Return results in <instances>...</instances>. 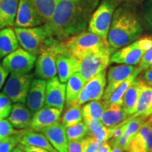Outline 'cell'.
<instances>
[{"label": "cell", "mask_w": 152, "mask_h": 152, "mask_svg": "<svg viewBox=\"0 0 152 152\" xmlns=\"http://www.w3.org/2000/svg\"><path fill=\"white\" fill-rule=\"evenodd\" d=\"M19 144L18 139L15 134L4 139L0 145V152H11Z\"/></svg>", "instance_id": "39"}, {"label": "cell", "mask_w": 152, "mask_h": 152, "mask_svg": "<svg viewBox=\"0 0 152 152\" xmlns=\"http://www.w3.org/2000/svg\"><path fill=\"white\" fill-rule=\"evenodd\" d=\"M144 81L140 77H137L131 83L123 96V106L130 116L134 113L140 90Z\"/></svg>", "instance_id": "24"}, {"label": "cell", "mask_w": 152, "mask_h": 152, "mask_svg": "<svg viewBox=\"0 0 152 152\" xmlns=\"http://www.w3.org/2000/svg\"><path fill=\"white\" fill-rule=\"evenodd\" d=\"M14 31L23 48L35 56L40 54L52 39L43 25L34 28H15Z\"/></svg>", "instance_id": "7"}, {"label": "cell", "mask_w": 152, "mask_h": 152, "mask_svg": "<svg viewBox=\"0 0 152 152\" xmlns=\"http://www.w3.org/2000/svg\"><path fill=\"white\" fill-rule=\"evenodd\" d=\"M152 115V87L143 83L137 103L136 110L132 117H149Z\"/></svg>", "instance_id": "25"}, {"label": "cell", "mask_w": 152, "mask_h": 152, "mask_svg": "<svg viewBox=\"0 0 152 152\" xmlns=\"http://www.w3.org/2000/svg\"><path fill=\"white\" fill-rule=\"evenodd\" d=\"M101 0H58L52 18L44 23L49 37L66 40L85 31Z\"/></svg>", "instance_id": "1"}, {"label": "cell", "mask_w": 152, "mask_h": 152, "mask_svg": "<svg viewBox=\"0 0 152 152\" xmlns=\"http://www.w3.org/2000/svg\"><path fill=\"white\" fill-rule=\"evenodd\" d=\"M104 109L100 121L107 127L115 126L131 117L123 106L115 104H104Z\"/></svg>", "instance_id": "22"}, {"label": "cell", "mask_w": 152, "mask_h": 152, "mask_svg": "<svg viewBox=\"0 0 152 152\" xmlns=\"http://www.w3.org/2000/svg\"><path fill=\"white\" fill-rule=\"evenodd\" d=\"M85 83L86 82L83 80L78 72L74 73L68 79L67 85H66V107L68 108L73 104L78 102L80 95L81 94Z\"/></svg>", "instance_id": "26"}, {"label": "cell", "mask_w": 152, "mask_h": 152, "mask_svg": "<svg viewBox=\"0 0 152 152\" xmlns=\"http://www.w3.org/2000/svg\"><path fill=\"white\" fill-rule=\"evenodd\" d=\"M15 135L18 139L19 144L23 145L33 146L43 148L48 150L50 152H58L54 147H52L50 142L42 133L36 132L35 131L27 129H23L21 130L16 131Z\"/></svg>", "instance_id": "20"}, {"label": "cell", "mask_w": 152, "mask_h": 152, "mask_svg": "<svg viewBox=\"0 0 152 152\" xmlns=\"http://www.w3.org/2000/svg\"><path fill=\"white\" fill-rule=\"evenodd\" d=\"M64 45L68 52L77 60L96 52L109 45L107 39L89 31L81 32L66 39Z\"/></svg>", "instance_id": "3"}, {"label": "cell", "mask_w": 152, "mask_h": 152, "mask_svg": "<svg viewBox=\"0 0 152 152\" xmlns=\"http://www.w3.org/2000/svg\"><path fill=\"white\" fill-rule=\"evenodd\" d=\"M36 58L24 49L18 48L4 58L2 66L9 73H29L35 66Z\"/></svg>", "instance_id": "10"}, {"label": "cell", "mask_w": 152, "mask_h": 152, "mask_svg": "<svg viewBox=\"0 0 152 152\" xmlns=\"http://www.w3.org/2000/svg\"><path fill=\"white\" fill-rule=\"evenodd\" d=\"M104 143L94 137L87 135L83 139V152H97Z\"/></svg>", "instance_id": "36"}, {"label": "cell", "mask_w": 152, "mask_h": 152, "mask_svg": "<svg viewBox=\"0 0 152 152\" xmlns=\"http://www.w3.org/2000/svg\"><path fill=\"white\" fill-rule=\"evenodd\" d=\"M106 83L107 80L105 70L94 76L85 83L80 95L78 103L82 105L91 101L100 100L104 95Z\"/></svg>", "instance_id": "13"}, {"label": "cell", "mask_w": 152, "mask_h": 152, "mask_svg": "<svg viewBox=\"0 0 152 152\" xmlns=\"http://www.w3.org/2000/svg\"><path fill=\"white\" fill-rule=\"evenodd\" d=\"M5 139H6V138H5ZM4 140H0V145H1V143H2V142H4Z\"/></svg>", "instance_id": "50"}, {"label": "cell", "mask_w": 152, "mask_h": 152, "mask_svg": "<svg viewBox=\"0 0 152 152\" xmlns=\"http://www.w3.org/2000/svg\"><path fill=\"white\" fill-rule=\"evenodd\" d=\"M135 68L134 66L127 64L114 66L109 68L107 74V85L102 98L103 102L109 99L114 91L124 83Z\"/></svg>", "instance_id": "12"}, {"label": "cell", "mask_w": 152, "mask_h": 152, "mask_svg": "<svg viewBox=\"0 0 152 152\" xmlns=\"http://www.w3.org/2000/svg\"><path fill=\"white\" fill-rule=\"evenodd\" d=\"M147 118L148 117L144 116H131L128 122V126L125 129L122 137L118 141L110 144L111 147H119L122 149L123 151H127V148H128V146L131 140L138 132L142 125L147 121Z\"/></svg>", "instance_id": "23"}, {"label": "cell", "mask_w": 152, "mask_h": 152, "mask_svg": "<svg viewBox=\"0 0 152 152\" xmlns=\"http://www.w3.org/2000/svg\"><path fill=\"white\" fill-rule=\"evenodd\" d=\"M41 132L46 137L52 147L58 152H68V140L66 128L59 121L43 129Z\"/></svg>", "instance_id": "17"}, {"label": "cell", "mask_w": 152, "mask_h": 152, "mask_svg": "<svg viewBox=\"0 0 152 152\" xmlns=\"http://www.w3.org/2000/svg\"><path fill=\"white\" fill-rule=\"evenodd\" d=\"M152 64V46L148 49L142 57L141 61L138 64V67L142 71L146 70L150 65Z\"/></svg>", "instance_id": "40"}, {"label": "cell", "mask_w": 152, "mask_h": 152, "mask_svg": "<svg viewBox=\"0 0 152 152\" xmlns=\"http://www.w3.org/2000/svg\"><path fill=\"white\" fill-rule=\"evenodd\" d=\"M18 40L14 30L6 28L0 30V58L16 50L18 47Z\"/></svg>", "instance_id": "27"}, {"label": "cell", "mask_w": 152, "mask_h": 152, "mask_svg": "<svg viewBox=\"0 0 152 152\" xmlns=\"http://www.w3.org/2000/svg\"><path fill=\"white\" fill-rule=\"evenodd\" d=\"M46 86L47 82L45 80L36 78L32 80L26 102V106L33 113L45 106Z\"/></svg>", "instance_id": "18"}, {"label": "cell", "mask_w": 152, "mask_h": 152, "mask_svg": "<svg viewBox=\"0 0 152 152\" xmlns=\"http://www.w3.org/2000/svg\"><path fill=\"white\" fill-rule=\"evenodd\" d=\"M123 152H128V151H123Z\"/></svg>", "instance_id": "51"}, {"label": "cell", "mask_w": 152, "mask_h": 152, "mask_svg": "<svg viewBox=\"0 0 152 152\" xmlns=\"http://www.w3.org/2000/svg\"><path fill=\"white\" fill-rule=\"evenodd\" d=\"M9 72L4 68L3 66L0 65V90L4 86L5 80L9 75Z\"/></svg>", "instance_id": "44"}, {"label": "cell", "mask_w": 152, "mask_h": 152, "mask_svg": "<svg viewBox=\"0 0 152 152\" xmlns=\"http://www.w3.org/2000/svg\"><path fill=\"white\" fill-rule=\"evenodd\" d=\"M11 152H24V151L21 149V148H20L18 146H17L16 147H15L14 149L11 151Z\"/></svg>", "instance_id": "48"}, {"label": "cell", "mask_w": 152, "mask_h": 152, "mask_svg": "<svg viewBox=\"0 0 152 152\" xmlns=\"http://www.w3.org/2000/svg\"><path fill=\"white\" fill-rule=\"evenodd\" d=\"M140 13L144 26L152 35V0H144L142 2Z\"/></svg>", "instance_id": "35"}, {"label": "cell", "mask_w": 152, "mask_h": 152, "mask_svg": "<svg viewBox=\"0 0 152 152\" xmlns=\"http://www.w3.org/2000/svg\"><path fill=\"white\" fill-rule=\"evenodd\" d=\"M37 9L44 23L48 22L54 15L58 0H30Z\"/></svg>", "instance_id": "31"}, {"label": "cell", "mask_w": 152, "mask_h": 152, "mask_svg": "<svg viewBox=\"0 0 152 152\" xmlns=\"http://www.w3.org/2000/svg\"><path fill=\"white\" fill-rule=\"evenodd\" d=\"M123 150L119 147H113L111 152H123Z\"/></svg>", "instance_id": "49"}, {"label": "cell", "mask_w": 152, "mask_h": 152, "mask_svg": "<svg viewBox=\"0 0 152 152\" xmlns=\"http://www.w3.org/2000/svg\"><path fill=\"white\" fill-rule=\"evenodd\" d=\"M62 110L54 107L45 106L34 113L30 128L41 132L43 129L58 122L61 115Z\"/></svg>", "instance_id": "16"}, {"label": "cell", "mask_w": 152, "mask_h": 152, "mask_svg": "<svg viewBox=\"0 0 152 152\" xmlns=\"http://www.w3.org/2000/svg\"><path fill=\"white\" fill-rule=\"evenodd\" d=\"M152 46V35L139 38L132 43L115 52L111 57V63L138 65L145 52Z\"/></svg>", "instance_id": "8"}, {"label": "cell", "mask_w": 152, "mask_h": 152, "mask_svg": "<svg viewBox=\"0 0 152 152\" xmlns=\"http://www.w3.org/2000/svg\"><path fill=\"white\" fill-rule=\"evenodd\" d=\"M14 126L8 119H0V140L9 137L15 134Z\"/></svg>", "instance_id": "38"}, {"label": "cell", "mask_w": 152, "mask_h": 152, "mask_svg": "<svg viewBox=\"0 0 152 152\" xmlns=\"http://www.w3.org/2000/svg\"><path fill=\"white\" fill-rule=\"evenodd\" d=\"M66 132L68 141L83 140L85 137L88 135V127L85 121H81L66 128Z\"/></svg>", "instance_id": "34"}, {"label": "cell", "mask_w": 152, "mask_h": 152, "mask_svg": "<svg viewBox=\"0 0 152 152\" xmlns=\"http://www.w3.org/2000/svg\"><path fill=\"white\" fill-rule=\"evenodd\" d=\"M118 3L122 4H142V2L144 0H116Z\"/></svg>", "instance_id": "45"}, {"label": "cell", "mask_w": 152, "mask_h": 152, "mask_svg": "<svg viewBox=\"0 0 152 152\" xmlns=\"http://www.w3.org/2000/svg\"><path fill=\"white\" fill-rule=\"evenodd\" d=\"M128 152H152V115L147 118L129 143Z\"/></svg>", "instance_id": "14"}, {"label": "cell", "mask_w": 152, "mask_h": 152, "mask_svg": "<svg viewBox=\"0 0 152 152\" xmlns=\"http://www.w3.org/2000/svg\"><path fill=\"white\" fill-rule=\"evenodd\" d=\"M79 61L68 52L61 53L56 58V69L58 79L65 83L74 73L78 72Z\"/></svg>", "instance_id": "19"}, {"label": "cell", "mask_w": 152, "mask_h": 152, "mask_svg": "<svg viewBox=\"0 0 152 152\" xmlns=\"http://www.w3.org/2000/svg\"><path fill=\"white\" fill-rule=\"evenodd\" d=\"M83 119L81 105L78 102L68 107L62 117L61 123L66 128L81 122Z\"/></svg>", "instance_id": "32"}, {"label": "cell", "mask_w": 152, "mask_h": 152, "mask_svg": "<svg viewBox=\"0 0 152 152\" xmlns=\"http://www.w3.org/2000/svg\"><path fill=\"white\" fill-rule=\"evenodd\" d=\"M68 151L83 152V140L68 141Z\"/></svg>", "instance_id": "41"}, {"label": "cell", "mask_w": 152, "mask_h": 152, "mask_svg": "<svg viewBox=\"0 0 152 152\" xmlns=\"http://www.w3.org/2000/svg\"><path fill=\"white\" fill-rule=\"evenodd\" d=\"M11 101L4 93H0V119L9 116L12 109Z\"/></svg>", "instance_id": "37"}, {"label": "cell", "mask_w": 152, "mask_h": 152, "mask_svg": "<svg viewBox=\"0 0 152 152\" xmlns=\"http://www.w3.org/2000/svg\"><path fill=\"white\" fill-rule=\"evenodd\" d=\"M142 71L140 68L136 67L135 70L129 77L125 80V81L119 87L114 91V92L111 94L110 98L106 102H103L104 104H115L118 105L123 106V96H124L125 92L128 90L129 86L131 85V83L134 81V80L137 77L139 74L141 73Z\"/></svg>", "instance_id": "30"}, {"label": "cell", "mask_w": 152, "mask_h": 152, "mask_svg": "<svg viewBox=\"0 0 152 152\" xmlns=\"http://www.w3.org/2000/svg\"><path fill=\"white\" fill-rule=\"evenodd\" d=\"M18 146L23 150L24 152H50L48 150L43 149V148L33 147V146L23 145V144H18Z\"/></svg>", "instance_id": "43"}, {"label": "cell", "mask_w": 152, "mask_h": 152, "mask_svg": "<svg viewBox=\"0 0 152 152\" xmlns=\"http://www.w3.org/2000/svg\"><path fill=\"white\" fill-rule=\"evenodd\" d=\"M142 79L146 85L152 87V64L147 69L144 70V73Z\"/></svg>", "instance_id": "42"}, {"label": "cell", "mask_w": 152, "mask_h": 152, "mask_svg": "<svg viewBox=\"0 0 152 152\" xmlns=\"http://www.w3.org/2000/svg\"><path fill=\"white\" fill-rule=\"evenodd\" d=\"M66 85L61 83L56 76L47 83L45 105L63 110L66 103Z\"/></svg>", "instance_id": "15"}, {"label": "cell", "mask_w": 152, "mask_h": 152, "mask_svg": "<svg viewBox=\"0 0 152 152\" xmlns=\"http://www.w3.org/2000/svg\"><path fill=\"white\" fill-rule=\"evenodd\" d=\"M112 149L111 146L110 145L109 142H105L103 145L99 148L97 152H111Z\"/></svg>", "instance_id": "46"}, {"label": "cell", "mask_w": 152, "mask_h": 152, "mask_svg": "<svg viewBox=\"0 0 152 152\" xmlns=\"http://www.w3.org/2000/svg\"><path fill=\"white\" fill-rule=\"evenodd\" d=\"M33 80V74L11 73L3 92L14 103H26Z\"/></svg>", "instance_id": "9"}, {"label": "cell", "mask_w": 152, "mask_h": 152, "mask_svg": "<svg viewBox=\"0 0 152 152\" xmlns=\"http://www.w3.org/2000/svg\"><path fill=\"white\" fill-rule=\"evenodd\" d=\"M33 113L24 103H15L12 106L8 120L14 128L27 129L30 128Z\"/></svg>", "instance_id": "21"}, {"label": "cell", "mask_w": 152, "mask_h": 152, "mask_svg": "<svg viewBox=\"0 0 152 152\" xmlns=\"http://www.w3.org/2000/svg\"><path fill=\"white\" fill-rule=\"evenodd\" d=\"M19 0H0V12L6 26H14Z\"/></svg>", "instance_id": "29"}, {"label": "cell", "mask_w": 152, "mask_h": 152, "mask_svg": "<svg viewBox=\"0 0 152 152\" xmlns=\"http://www.w3.org/2000/svg\"><path fill=\"white\" fill-rule=\"evenodd\" d=\"M64 42L52 39L39 54L35 62V74L39 78L49 80L56 76V58L58 54L67 52Z\"/></svg>", "instance_id": "4"}, {"label": "cell", "mask_w": 152, "mask_h": 152, "mask_svg": "<svg viewBox=\"0 0 152 152\" xmlns=\"http://www.w3.org/2000/svg\"><path fill=\"white\" fill-rule=\"evenodd\" d=\"M134 6L123 4L114 12L107 37L108 43L113 49L130 45L143 33L142 19Z\"/></svg>", "instance_id": "2"}, {"label": "cell", "mask_w": 152, "mask_h": 152, "mask_svg": "<svg viewBox=\"0 0 152 152\" xmlns=\"http://www.w3.org/2000/svg\"><path fill=\"white\" fill-rule=\"evenodd\" d=\"M115 50L109 45L78 61V73L86 83L94 76L105 71L111 64V57Z\"/></svg>", "instance_id": "6"}, {"label": "cell", "mask_w": 152, "mask_h": 152, "mask_svg": "<svg viewBox=\"0 0 152 152\" xmlns=\"http://www.w3.org/2000/svg\"><path fill=\"white\" fill-rule=\"evenodd\" d=\"M4 27H5V25L4 23L2 17H1V12H0V30L2 29V28H4Z\"/></svg>", "instance_id": "47"}, {"label": "cell", "mask_w": 152, "mask_h": 152, "mask_svg": "<svg viewBox=\"0 0 152 152\" xmlns=\"http://www.w3.org/2000/svg\"><path fill=\"white\" fill-rule=\"evenodd\" d=\"M44 21L30 0H19L14 26L16 28H34Z\"/></svg>", "instance_id": "11"}, {"label": "cell", "mask_w": 152, "mask_h": 152, "mask_svg": "<svg viewBox=\"0 0 152 152\" xmlns=\"http://www.w3.org/2000/svg\"><path fill=\"white\" fill-rule=\"evenodd\" d=\"M84 121L88 127V135L94 137L104 142H108L111 139L114 126H106L102 121L97 119H90Z\"/></svg>", "instance_id": "28"}, {"label": "cell", "mask_w": 152, "mask_h": 152, "mask_svg": "<svg viewBox=\"0 0 152 152\" xmlns=\"http://www.w3.org/2000/svg\"><path fill=\"white\" fill-rule=\"evenodd\" d=\"M104 109L103 102L97 101H91L89 103L85 104L82 108V113L84 121L90 119L101 120Z\"/></svg>", "instance_id": "33"}, {"label": "cell", "mask_w": 152, "mask_h": 152, "mask_svg": "<svg viewBox=\"0 0 152 152\" xmlns=\"http://www.w3.org/2000/svg\"><path fill=\"white\" fill-rule=\"evenodd\" d=\"M118 4L116 0H101L89 20L88 31L107 39L113 14Z\"/></svg>", "instance_id": "5"}]
</instances>
